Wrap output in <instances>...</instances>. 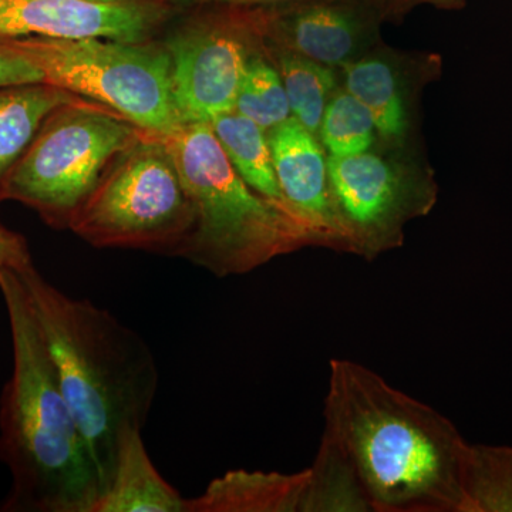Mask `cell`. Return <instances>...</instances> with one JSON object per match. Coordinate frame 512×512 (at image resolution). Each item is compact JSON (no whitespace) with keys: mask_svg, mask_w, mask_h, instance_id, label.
I'll use <instances>...</instances> for the list:
<instances>
[{"mask_svg":"<svg viewBox=\"0 0 512 512\" xmlns=\"http://www.w3.org/2000/svg\"><path fill=\"white\" fill-rule=\"evenodd\" d=\"M343 69L346 90L370 111L380 136L402 137L407 128L406 104L392 64L366 57L346 63Z\"/></svg>","mask_w":512,"mask_h":512,"instance_id":"obj_17","label":"cell"},{"mask_svg":"<svg viewBox=\"0 0 512 512\" xmlns=\"http://www.w3.org/2000/svg\"><path fill=\"white\" fill-rule=\"evenodd\" d=\"M271 29L284 49L325 66H345L365 40L366 20L355 6L319 0L281 13Z\"/></svg>","mask_w":512,"mask_h":512,"instance_id":"obj_13","label":"cell"},{"mask_svg":"<svg viewBox=\"0 0 512 512\" xmlns=\"http://www.w3.org/2000/svg\"><path fill=\"white\" fill-rule=\"evenodd\" d=\"M192 224L194 210L167 138L146 133L111 163L69 229L96 248L177 256Z\"/></svg>","mask_w":512,"mask_h":512,"instance_id":"obj_5","label":"cell"},{"mask_svg":"<svg viewBox=\"0 0 512 512\" xmlns=\"http://www.w3.org/2000/svg\"><path fill=\"white\" fill-rule=\"evenodd\" d=\"M325 434L373 512H466L470 443L453 421L348 359L329 363Z\"/></svg>","mask_w":512,"mask_h":512,"instance_id":"obj_1","label":"cell"},{"mask_svg":"<svg viewBox=\"0 0 512 512\" xmlns=\"http://www.w3.org/2000/svg\"><path fill=\"white\" fill-rule=\"evenodd\" d=\"M146 133L84 100L66 104L47 117L0 198L28 205L50 227L69 229L111 163Z\"/></svg>","mask_w":512,"mask_h":512,"instance_id":"obj_7","label":"cell"},{"mask_svg":"<svg viewBox=\"0 0 512 512\" xmlns=\"http://www.w3.org/2000/svg\"><path fill=\"white\" fill-rule=\"evenodd\" d=\"M77 100L83 99L49 83L0 89V192L47 117Z\"/></svg>","mask_w":512,"mask_h":512,"instance_id":"obj_15","label":"cell"},{"mask_svg":"<svg viewBox=\"0 0 512 512\" xmlns=\"http://www.w3.org/2000/svg\"><path fill=\"white\" fill-rule=\"evenodd\" d=\"M201 2L229 3V5H252V3H276L288 2V0H201ZM433 2H436V0H433ZM441 2H443V0H441ZM444 2H446V0H444Z\"/></svg>","mask_w":512,"mask_h":512,"instance_id":"obj_24","label":"cell"},{"mask_svg":"<svg viewBox=\"0 0 512 512\" xmlns=\"http://www.w3.org/2000/svg\"><path fill=\"white\" fill-rule=\"evenodd\" d=\"M12 376L0 394V463L12 488L3 512H93L99 473L64 397L15 271H0Z\"/></svg>","mask_w":512,"mask_h":512,"instance_id":"obj_3","label":"cell"},{"mask_svg":"<svg viewBox=\"0 0 512 512\" xmlns=\"http://www.w3.org/2000/svg\"><path fill=\"white\" fill-rule=\"evenodd\" d=\"M375 130L370 111L345 90L330 97L319 134L330 156H353L372 147Z\"/></svg>","mask_w":512,"mask_h":512,"instance_id":"obj_21","label":"cell"},{"mask_svg":"<svg viewBox=\"0 0 512 512\" xmlns=\"http://www.w3.org/2000/svg\"><path fill=\"white\" fill-rule=\"evenodd\" d=\"M167 141L194 210L177 256L224 278L312 245L291 212L242 180L210 123L185 124Z\"/></svg>","mask_w":512,"mask_h":512,"instance_id":"obj_4","label":"cell"},{"mask_svg":"<svg viewBox=\"0 0 512 512\" xmlns=\"http://www.w3.org/2000/svg\"><path fill=\"white\" fill-rule=\"evenodd\" d=\"M16 274L103 491L121 441L146 426L160 380L156 357L136 330L60 291L35 265Z\"/></svg>","mask_w":512,"mask_h":512,"instance_id":"obj_2","label":"cell"},{"mask_svg":"<svg viewBox=\"0 0 512 512\" xmlns=\"http://www.w3.org/2000/svg\"><path fill=\"white\" fill-rule=\"evenodd\" d=\"M165 49L173 66L175 101L185 124L211 123L235 110L251 59L237 26L202 22L178 30Z\"/></svg>","mask_w":512,"mask_h":512,"instance_id":"obj_9","label":"cell"},{"mask_svg":"<svg viewBox=\"0 0 512 512\" xmlns=\"http://www.w3.org/2000/svg\"><path fill=\"white\" fill-rule=\"evenodd\" d=\"M90 2L120 3V2H133V0H90Z\"/></svg>","mask_w":512,"mask_h":512,"instance_id":"obj_25","label":"cell"},{"mask_svg":"<svg viewBox=\"0 0 512 512\" xmlns=\"http://www.w3.org/2000/svg\"><path fill=\"white\" fill-rule=\"evenodd\" d=\"M36 83H45L39 67L5 39H0V89Z\"/></svg>","mask_w":512,"mask_h":512,"instance_id":"obj_22","label":"cell"},{"mask_svg":"<svg viewBox=\"0 0 512 512\" xmlns=\"http://www.w3.org/2000/svg\"><path fill=\"white\" fill-rule=\"evenodd\" d=\"M235 111L265 131L291 119L281 74L261 56H251L239 87Z\"/></svg>","mask_w":512,"mask_h":512,"instance_id":"obj_20","label":"cell"},{"mask_svg":"<svg viewBox=\"0 0 512 512\" xmlns=\"http://www.w3.org/2000/svg\"><path fill=\"white\" fill-rule=\"evenodd\" d=\"M323 512L318 474L228 471L190 500L188 512Z\"/></svg>","mask_w":512,"mask_h":512,"instance_id":"obj_12","label":"cell"},{"mask_svg":"<svg viewBox=\"0 0 512 512\" xmlns=\"http://www.w3.org/2000/svg\"><path fill=\"white\" fill-rule=\"evenodd\" d=\"M156 15L134 2L0 0V39H110L146 42Z\"/></svg>","mask_w":512,"mask_h":512,"instance_id":"obj_10","label":"cell"},{"mask_svg":"<svg viewBox=\"0 0 512 512\" xmlns=\"http://www.w3.org/2000/svg\"><path fill=\"white\" fill-rule=\"evenodd\" d=\"M28 57L45 83L103 104L134 126L170 138L185 126L165 46L110 39H5Z\"/></svg>","mask_w":512,"mask_h":512,"instance_id":"obj_6","label":"cell"},{"mask_svg":"<svg viewBox=\"0 0 512 512\" xmlns=\"http://www.w3.org/2000/svg\"><path fill=\"white\" fill-rule=\"evenodd\" d=\"M330 195L346 251L376 256L399 244L404 222L426 211L430 197L376 154L328 158Z\"/></svg>","mask_w":512,"mask_h":512,"instance_id":"obj_8","label":"cell"},{"mask_svg":"<svg viewBox=\"0 0 512 512\" xmlns=\"http://www.w3.org/2000/svg\"><path fill=\"white\" fill-rule=\"evenodd\" d=\"M210 126L242 180L262 197L286 208L264 128L235 110L211 121Z\"/></svg>","mask_w":512,"mask_h":512,"instance_id":"obj_16","label":"cell"},{"mask_svg":"<svg viewBox=\"0 0 512 512\" xmlns=\"http://www.w3.org/2000/svg\"><path fill=\"white\" fill-rule=\"evenodd\" d=\"M93 512H188V498L158 473L141 430H131L121 441L113 474Z\"/></svg>","mask_w":512,"mask_h":512,"instance_id":"obj_14","label":"cell"},{"mask_svg":"<svg viewBox=\"0 0 512 512\" xmlns=\"http://www.w3.org/2000/svg\"><path fill=\"white\" fill-rule=\"evenodd\" d=\"M278 64L293 119L318 136L323 113L335 89V74L329 66L284 47L279 52Z\"/></svg>","mask_w":512,"mask_h":512,"instance_id":"obj_18","label":"cell"},{"mask_svg":"<svg viewBox=\"0 0 512 512\" xmlns=\"http://www.w3.org/2000/svg\"><path fill=\"white\" fill-rule=\"evenodd\" d=\"M466 512H512V447L471 444Z\"/></svg>","mask_w":512,"mask_h":512,"instance_id":"obj_19","label":"cell"},{"mask_svg":"<svg viewBox=\"0 0 512 512\" xmlns=\"http://www.w3.org/2000/svg\"><path fill=\"white\" fill-rule=\"evenodd\" d=\"M32 264L26 239L0 224V271L19 272Z\"/></svg>","mask_w":512,"mask_h":512,"instance_id":"obj_23","label":"cell"},{"mask_svg":"<svg viewBox=\"0 0 512 512\" xmlns=\"http://www.w3.org/2000/svg\"><path fill=\"white\" fill-rule=\"evenodd\" d=\"M268 140L288 211L308 231L312 245L346 251L330 195L328 160L315 134L291 117L269 130Z\"/></svg>","mask_w":512,"mask_h":512,"instance_id":"obj_11","label":"cell"}]
</instances>
